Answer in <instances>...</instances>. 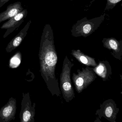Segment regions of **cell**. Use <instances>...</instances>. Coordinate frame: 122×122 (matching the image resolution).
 Wrapping results in <instances>:
<instances>
[{"instance_id": "cell-1", "label": "cell", "mask_w": 122, "mask_h": 122, "mask_svg": "<svg viewBox=\"0 0 122 122\" xmlns=\"http://www.w3.org/2000/svg\"><path fill=\"white\" fill-rule=\"evenodd\" d=\"M39 57L41 76L50 91L53 93L55 83H56L55 70L57 56L53 46L45 33L42 37Z\"/></svg>"}, {"instance_id": "cell-2", "label": "cell", "mask_w": 122, "mask_h": 122, "mask_svg": "<svg viewBox=\"0 0 122 122\" xmlns=\"http://www.w3.org/2000/svg\"><path fill=\"white\" fill-rule=\"evenodd\" d=\"M64 61L62 71L61 75V87L64 98L67 102L71 100L74 97V90L72 87L70 78L71 65L67 57Z\"/></svg>"}, {"instance_id": "cell-3", "label": "cell", "mask_w": 122, "mask_h": 122, "mask_svg": "<svg viewBox=\"0 0 122 122\" xmlns=\"http://www.w3.org/2000/svg\"><path fill=\"white\" fill-rule=\"evenodd\" d=\"M21 108L20 114L21 122H35L36 103L32 102L30 93H23Z\"/></svg>"}, {"instance_id": "cell-4", "label": "cell", "mask_w": 122, "mask_h": 122, "mask_svg": "<svg viewBox=\"0 0 122 122\" xmlns=\"http://www.w3.org/2000/svg\"><path fill=\"white\" fill-rule=\"evenodd\" d=\"M95 75L91 69L87 67L77 74H73V80L76 89L78 93L82 91L92 83L95 78Z\"/></svg>"}, {"instance_id": "cell-5", "label": "cell", "mask_w": 122, "mask_h": 122, "mask_svg": "<svg viewBox=\"0 0 122 122\" xmlns=\"http://www.w3.org/2000/svg\"><path fill=\"white\" fill-rule=\"evenodd\" d=\"M28 14L27 10L23 9V10L15 15L14 17L9 19L1 26V29L7 30L3 36L4 38L14 32L23 23Z\"/></svg>"}, {"instance_id": "cell-6", "label": "cell", "mask_w": 122, "mask_h": 122, "mask_svg": "<svg viewBox=\"0 0 122 122\" xmlns=\"http://www.w3.org/2000/svg\"><path fill=\"white\" fill-rule=\"evenodd\" d=\"M17 110L16 99L11 97L0 110V122H10L15 119Z\"/></svg>"}, {"instance_id": "cell-7", "label": "cell", "mask_w": 122, "mask_h": 122, "mask_svg": "<svg viewBox=\"0 0 122 122\" xmlns=\"http://www.w3.org/2000/svg\"><path fill=\"white\" fill-rule=\"evenodd\" d=\"M31 20L28 22L24 27L20 31L11 41L9 43L5 48L7 52L10 53L17 48L21 44L25 36H27L28 31L31 23Z\"/></svg>"}, {"instance_id": "cell-8", "label": "cell", "mask_w": 122, "mask_h": 122, "mask_svg": "<svg viewBox=\"0 0 122 122\" xmlns=\"http://www.w3.org/2000/svg\"><path fill=\"white\" fill-rule=\"evenodd\" d=\"M23 10L20 2H18L10 4L4 12L0 13V23L9 20Z\"/></svg>"}, {"instance_id": "cell-9", "label": "cell", "mask_w": 122, "mask_h": 122, "mask_svg": "<svg viewBox=\"0 0 122 122\" xmlns=\"http://www.w3.org/2000/svg\"><path fill=\"white\" fill-rule=\"evenodd\" d=\"M72 54L79 62L84 65L94 67L97 66V63L96 62L94 58L84 55L80 50H73Z\"/></svg>"}, {"instance_id": "cell-10", "label": "cell", "mask_w": 122, "mask_h": 122, "mask_svg": "<svg viewBox=\"0 0 122 122\" xmlns=\"http://www.w3.org/2000/svg\"><path fill=\"white\" fill-rule=\"evenodd\" d=\"M94 71L101 77L105 78L107 75V68L103 63L101 62L95 68Z\"/></svg>"}, {"instance_id": "cell-11", "label": "cell", "mask_w": 122, "mask_h": 122, "mask_svg": "<svg viewBox=\"0 0 122 122\" xmlns=\"http://www.w3.org/2000/svg\"><path fill=\"white\" fill-rule=\"evenodd\" d=\"M114 113L113 108L111 106H108L106 107L105 108V114L106 116L108 118L113 117Z\"/></svg>"}, {"instance_id": "cell-12", "label": "cell", "mask_w": 122, "mask_h": 122, "mask_svg": "<svg viewBox=\"0 0 122 122\" xmlns=\"http://www.w3.org/2000/svg\"><path fill=\"white\" fill-rule=\"evenodd\" d=\"M109 45L111 49L116 51H118V46L115 41L113 40H110L109 41Z\"/></svg>"}, {"instance_id": "cell-13", "label": "cell", "mask_w": 122, "mask_h": 122, "mask_svg": "<svg viewBox=\"0 0 122 122\" xmlns=\"http://www.w3.org/2000/svg\"><path fill=\"white\" fill-rule=\"evenodd\" d=\"M91 25L90 24H86L83 28V30L85 34H88L89 33L91 30Z\"/></svg>"}, {"instance_id": "cell-14", "label": "cell", "mask_w": 122, "mask_h": 122, "mask_svg": "<svg viewBox=\"0 0 122 122\" xmlns=\"http://www.w3.org/2000/svg\"><path fill=\"white\" fill-rule=\"evenodd\" d=\"M10 0H0V8L2 7L4 5Z\"/></svg>"}, {"instance_id": "cell-15", "label": "cell", "mask_w": 122, "mask_h": 122, "mask_svg": "<svg viewBox=\"0 0 122 122\" xmlns=\"http://www.w3.org/2000/svg\"><path fill=\"white\" fill-rule=\"evenodd\" d=\"M110 2L112 3H116L120 1L121 0H109Z\"/></svg>"}]
</instances>
